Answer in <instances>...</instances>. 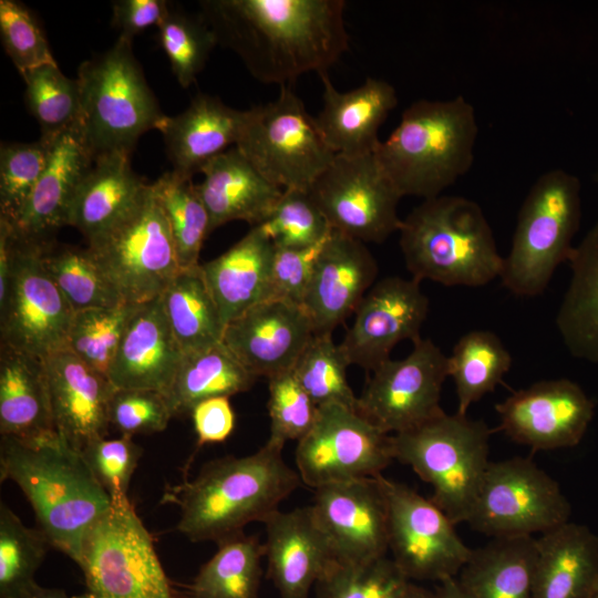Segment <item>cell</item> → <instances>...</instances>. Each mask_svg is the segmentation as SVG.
Masks as SVG:
<instances>
[{
	"label": "cell",
	"mask_w": 598,
	"mask_h": 598,
	"mask_svg": "<svg viewBox=\"0 0 598 598\" xmlns=\"http://www.w3.org/2000/svg\"><path fill=\"white\" fill-rule=\"evenodd\" d=\"M202 18L265 84L326 73L349 48L343 0H208Z\"/></svg>",
	"instance_id": "1"
},
{
	"label": "cell",
	"mask_w": 598,
	"mask_h": 598,
	"mask_svg": "<svg viewBox=\"0 0 598 598\" xmlns=\"http://www.w3.org/2000/svg\"><path fill=\"white\" fill-rule=\"evenodd\" d=\"M0 480L19 486L50 546L76 564L90 530L112 505L82 451L56 432L1 436Z\"/></svg>",
	"instance_id": "2"
},
{
	"label": "cell",
	"mask_w": 598,
	"mask_h": 598,
	"mask_svg": "<svg viewBox=\"0 0 598 598\" xmlns=\"http://www.w3.org/2000/svg\"><path fill=\"white\" fill-rule=\"evenodd\" d=\"M301 483L268 442L256 453L224 456L206 463L197 476L173 486L163 499L179 507L177 529L190 542L216 544L264 523Z\"/></svg>",
	"instance_id": "3"
},
{
	"label": "cell",
	"mask_w": 598,
	"mask_h": 598,
	"mask_svg": "<svg viewBox=\"0 0 598 598\" xmlns=\"http://www.w3.org/2000/svg\"><path fill=\"white\" fill-rule=\"evenodd\" d=\"M478 125L473 105L463 96L412 102L374 152L401 196L429 199L472 167Z\"/></svg>",
	"instance_id": "4"
},
{
	"label": "cell",
	"mask_w": 598,
	"mask_h": 598,
	"mask_svg": "<svg viewBox=\"0 0 598 598\" xmlns=\"http://www.w3.org/2000/svg\"><path fill=\"white\" fill-rule=\"evenodd\" d=\"M400 248L412 278L482 287L499 278L504 257L481 206L463 196L424 199L402 219Z\"/></svg>",
	"instance_id": "5"
},
{
	"label": "cell",
	"mask_w": 598,
	"mask_h": 598,
	"mask_svg": "<svg viewBox=\"0 0 598 598\" xmlns=\"http://www.w3.org/2000/svg\"><path fill=\"white\" fill-rule=\"evenodd\" d=\"M76 80L79 132L93 158L113 152L131 154L138 138L156 130L165 115L133 54L132 42L123 38L82 62Z\"/></svg>",
	"instance_id": "6"
},
{
	"label": "cell",
	"mask_w": 598,
	"mask_h": 598,
	"mask_svg": "<svg viewBox=\"0 0 598 598\" xmlns=\"http://www.w3.org/2000/svg\"><path fill=\"white\" fill-rule=\"evenodd\" d=\"M492 432L483 420L443 412L392 434L393 456L432 486L430 499L455 525L466 523L491 463Z\"/></svg>",
	"instance_id": "7"
},
{
	"label": "cell",
	"mask_w": 598,
	"mask_h": 598,
	"mask_svg": "<svg viewBox=\"0 0 598 598\" xmlns=\"http://www.w3.org/2000/svg\"><path fill=\"white\" fill-rule=\"evenodd\" d=\"M579 178L561 168L542 174L519 208L499 276L513 295H542L557 267L569 260L581 219Z\"/></svg>",
	"instance_id": "8"
},
{
	"label": "cell",
	"mask_w": 598,
	"mask_h": 598,
	"mask_svg": "<svg viewBox=\"0 0 598 598\" xmlns=\"http://www.w3.org/2000/svg\"><path fill=\"white\" fill-rule=\"evenodd\" d=\"M78 565L85 590L73 598H177L128 497L112 501L86 536Z\"/></svg>",
	"instance_id": "9"
},
{
	"label": "cell",
	"mask_w": 598,
	"mask_h": 598,
	"mask_svg": "<svg viewBox=\"0 0 598 598\" xmlns=\"http://www.w3.org/2000/svg\"><path fill=\"white\" fill-rule=\"evenodd\" d=\"M236 147L282 189L308 190L337 156L291 85L280 86L274 101L247 110Z\"/></svg>",
	"instance_id": "10"
},
{
	"label": "cell",
	"mask_w": 598,
	"mask_h": 598,
	"mask_svg": "<svg viewBox=\"0 0 598 598\" xmlns=\"http://www.w3.org/2000/svg\"><path fill=\"white\" fill-rule=\"evenodd\" d=\"M87 250L121 297L141 303L159 297L181 269L166 217L147 184L137 202Z\"/></svg>",
	"instance_id": "11"
},
{
	"label": "cell",
	"mask_w": 598,
	"mask_h": 598,
	"mask_svg": "<svg viewBox=\"0 0 598 598\" xmlns=\"http://www.w3.org/2000/svg\"><path fill=\"white\" fill-rule=\"evenodd\" d=\"M6 220L11 271L7 296L0 302V344L44 360L66 350L74 311L42 261V246L47 240L24 237Z\"/></svg>",
	"instance_id": "12"
},
{
	"label": "cell",
	"mask_w": 598,
	"mask_h": 598,
	"mask_svg": "<svg viewBox=\"0 0 598 598\" xmlns=\"http://www.w3.org/2000/svg\"><path fill=\"white\" fill-rule=\"evenodd\" d=\"M570 504L557 481L530 458L491 462L467 519L493 538L544 534L567 522Z\"/></svg>",
	"instance_id": "13"
},
{
	"label": "cell",
	"mask_w": 598,
	"mask_h": 598,
	"mask_svg": "<svg viewBox=\"0 0 598 598\" xmlns=\"http://www.w3.org/2000/svg\"><path fill=\"white\" fill-rule=\"evenodd\" d=\"M393 460L392 434L340 404L318 406L312 427L296 448L300 480L315 489L377 477Z\"/></svg>",
	"instance_id": "14"
},
{
	"label": "cell",
	"mask_w": 598,
	"mask_h": 598,
	"mask_svg": "<svg viewBox=\"0 0 598 598\" xmlns=\"http://www.w3.org/2000/svg\"><path fill=\"white\" fill-rule=\"evenodd\" d=\"M308 190L334 231L380 244L400 230L402 196L374 154L337 155Z\"/></svg>",
	"instance_id": "15"
},
{
	"label": "cell",
	"mask_w": 598,
	"mask_h": 598,
	"mask_svg": "<svg viewBox=\"0 0 598 598\" xmlns=\"http://www.w3.org/2000/svg\"><path fill=\"white\" fill-rule=\"evenodd\" d=\"M389 512V551L411 580L456 577L472 548L455 532V524L430 498L408 485L380 475Z\"/></svg>",
	"instance_id": "16"
},
{
	"label": "cell",
	"mask_w": 598,
	"mask_h": 598,
	"mask_svg": "<svg viewBox=\"0 0 598 598\" xmlns=\"http://www.w3.org/2000/svg\"><path fill=\"white\" fill-rule=\"evenodd\" d=\"M358 398V411L385 433L414 429L442 414L447 357L431 339H420L403 359L377 367Z\"/></svg>",
	"instance_id": "17"
},
{
	"label": "cell",
	"mask_w": 598,
	"mask_h": 598,
	"mask_svg": "<svg viewBox=\"0 0 598 598\" xmlns=\"http://www.w3.org/2000/svg\"><path fill=\"white\" fill-rule=\"evenodd\" d=\"M595 402L569 379L542 380L495 404L499 427L533 451L573 447L582 440Z\"/></svg>",
	"instance_id": "18"
},
{
	"label": "cell",
	"mask_w": 598,
	"mask_h": 598,
	"mask_svg": "<svg viewBox=\"0 0 598 598\" xmlns=\"http://www.w3.org/2000/svg\"><path fill=\"white\" fill-rule=\"evenodd\" d=\"M310 508L336 561L360 564L388 555L389 512L380 475L320 486Z\"/></svg>",
	"instance_id": "19"
},
{
	"label": "cell",
	"mask_w": 598,
	"mask_h": 598,
	"mask_svg": "<svg viewBox=\"0 0 598 598\" xmlns=\"http://www.w3.org/2000/svg\"><path fill=\"white\" fill-rule=\"evenodd\" d=\"M429 311L420 281L390 276L375 281L354 311V319L339 343L349 364L372 372L390 359L402 340L413 343Z\"/></svg>",
	"instance_id": "20"
},
{
	"label": "cell",
	"mask_w": 598,
	"mask_h": 598,
	"mask_svg": "<svg viewBox=\"0 0 598 598\" xmlns=\"http://www.w3.org/2000/svg\"><path fill=\"white\" fill-rule=\"evenodd\" d=\"M301 305L269 299L230 321L223 342L254 377L291 371L315 334Z\"/></svg>",
	"instance_id": "21"
},
{
	"label": "cell",
	"mask_w": 598,
	"mask_h": 598,
	"mask_svg": "<svg viewBox=\"0 0 598 598\" xmlns=\"http://www.w3.org/2000/svg\"><path fill=\"white\" fill-rule=\"evenodd\" d=\"M378 272V262L364 243L332 230L302 302L315 332H332L354 313Z\"/></svg>",
	"instance_id": "22"
},
{
	"label": "cell",
	"mask_w": 598,
	"mask_h": 598,
	"mask_svg": "<svg viewBox=\"0 0 598 598\" xmlns=\"http://www.w3.org/2000/svg\"><path fill=\"white\" fill-rule=\"evenodd\" d=\"M183 357L159 296L135 305L107 379L115 389L152 390L166 395Z\"/></svg>",
	"instance_id": "23"
},
{
	"label": "cell",
	"mask_w": 598,
	"mask_h": 598,
	"mask_svg": "<svg viewBox=\"0 0 598 598\" xmlns=\"http://www.w3.org/2000/svg\"><path fill=\"white\" fill-rule=\"evenodd\" d=\"M264 524L268 578L280 598H308L311 588L336 561L310 506L278 509Z\"/></svg>",
	"instance_id": "24"
},
{
	"label": "cell",
	"mask_w": 598,
	"mask_h": 598,
	"mask_svg": "<svg viewBox=\"0 0 598 598\" xmlns=\"http://www.w3.org/2000/svg\"><path fill=\"white\" fill-rule=\"evenodd\" d=\"M55 432L78 448L106 436L115 390L110 380L69 350L44 359Z\"/></svg>",
	"instance_id": "25"
},
{
	"label": "cell",
	"mask_w": 598,
	"mask_h": 598,
	"mask_svg": "<svg viewBox=\"0 0 598 598\" xmlns=\"http://www.w3.org/2000/svg\"><path fill=\"white\" fill-rule=\"evenodd\" d=\"M322 82V109L315 117L318 128L336 155L374 154L379 130L399 103L395 87L381 79L367 78L358 87L341 92L328 73Z\"/></svg>",
	"instance_id": "26"
},
{
	"label": "cell",
	"mask_w": 598,
	"mask_h": 598,
	"mask_svg": "<svg viewBox=\"0 0 598 598\" xmlns=\"http://www.w3.org/2000/svg\"><path fill=\"white\" fill-rule=\"evenodd\" d=\"M246 118L247 110L198 93L179 114H165L156 130L163 136L173 171L193 177L212 158L236 146Z\"/></svg>",
	"instance_id": "27"
},
{
	"label": "cell",
	"mask_w": 598,
	"mask_h": 598,
	"mask_svg": "<svg viewBox=\"0 0 598 598\" xmlns=\"http://www.w3.org/2000/svg\"><path fill=\"white\" fill-rule=\"evenodd\" d=\"M196 184L208 212L210 233L233 220L261 224L282 195L283 189L269 182L234 146L207 162Z\"/></svg>",
	"instance_id": "28"
},
{
	"label": "cell",
	"mask_w": 598,
	"mask_h": 598,
	"mask_svg": "<svg viewBox=\"0 0 598 598\" xmlns=\"http://www.w3.org/2000/svg\"><path fill=\"white\" fill-rule=\"evenodd\" d=\"M93 162L79 128L56 136L37 186L17 220L10 221L17 231L35 240L52 239L55 230L66 226L72 198Z\"/></svg>",
	"instance_id": "29"
},
{
	"label": "cell",
	"mask_w": 598,
	"mask_h": 598,
	"mask_svg": "<svg viewBox=\"0 0 598 598\" xmlns=\"http://www.w3.org/2000/svg\"><path fill=\"white\" fill-rule=\"evenodd\" d=\"M275 246L258 226L220 256L200 264L225 327L270 299Z\"/></svg>",
	"instance_id": "30"
},
{
	"label": "cell",
	"mask_w": 598,
	"mask_h": 598,
	"mask_svg": "<svg viewBox=\"0 0 598 598\" xmlns=\"http://www.w3.org/2000/svg\"><path fill=\"white\" fill-rule=\"evenodd\" d=\"M598 582V536L567 522L536 538L534 598H589Z\"/></svg>",
	"instance_id": "31"
},
{
	"label": "cell",
	"mask_w": 598,
	"mask_h": 598,
	"mask_svg": "<svg viewBox=\"0 0 598 598\" xmlns=\"http://www.w3.org/2000/svg\"><path fill=\"white\" fill-rule=\"evenodd\" d=\"M126 152L94 158L69 207L66 226L87 241L106 231L137 202L146 183L133 171Z\"/></svg>",
	"instance_id": "32"
},
{
	"label": "cell",
	"mask_w": 598,
	"mask_h": 598,
	"mask_svg": "<svg viewBox=\"0 0 598 598\" xmlns=\"http://www.w3.org/2000/svg\"><path fill=\"white\" fill-rule=\"evenodd\" d=\"M55 432L44 360L0 344V434L18 439Z\"/></svg>",
	"instance_id": "33"
},
{
	"label": "cell",
	"mask_w": 598,
	"mask_h": 598,
	"mask_svg": "<svg viewBox=\"0 0 598 598\" xmlns=\"http://www.w3.org/2000/svg\"><path fill=\"white\" fill-rule=\"evenodd\" d=\"M536 538L498 537L472 554L456 576L465 598H534Z\"/></svg>",
	"instance_id": "34"
},
{
	"label": "cell",
	"mask_w": 598,
	"mask_h": 598,
	"mask_svg": "<svg viewBox=\"0 0 598 598\" xmlns=\"http://www.w3.org/2000/svg\"><path fill=\"white\" fill-rule=\"evenodd\" d=\"M571 277L556 315V327L569 353L598 364V223L575 246Z\"/></svg>",
	"instance_id": "35"
},
{
	"label": "cell",
	"mask_w": 598,
	"mask_h": 598,
	"mask_svg": "<svg viewBox=\"0 0 598 598\" xmlns=\"http://www.w3.org/2000/svg\"><path fill=\"white\" fill-rule=\"evenodd\" d=\"M161 300L184 354L223 342L226 327L200 264L181 268L161 295Z\"/></svg>",
	"instance_id": "36"
},
{
	"label": "cell",
	"mask_w": 598,
	"mask_h": 598,
	"mask_svg": "<svg viewBox=\"0 0 598 598\" xmlns=\"http://www.w3.org/2000/svg\"><path fill=\"white\" fill-rule=\"evenodd\" d=\"M250 372L220 342L214 347L186 353L173 384L165 395L173 416L190 414L207 399L245 392L255 380Z\"/></svg>",
	"instance_id": "37"
},
{
	"label": "cell",
	"mask_w": 598,
	"mask_h": 598,
	"mask_svg": "<svg viewBox=\"0 0 598 598\" xmlns=\"http://www.w3.org/2000/svg\"><path fill=\"white\" fill-rule=\"evenodd\" d=\"M217 545L188 586L189 598H258L264 544L243 533Z\"/></svg>",
	"instance_id": "38"
},
{
	"label": "cell",
	"mask_w": 598,
	"mask_h": 598,
	"mask_svg": "<svg viewBox=\"0 0 598 598\" xmlns=\"http://www.w3.org/2000/svg\"><path fill=\"white\" fill-rule=\"evenodd\" d=\"M512 355L499 337L488 330L463 334L447 357L448 377L454 380L456 413L466 415L470 406L493 392L512 367Z\"/></svg>",
	"instance_id": "39"
},
{
	"label": "cell",
	"mask_w": 598,
	"mask_h": 598,
	"mask_svg": "<svg viewBox=\"0 0 598 598\" xmlns=\"http://www.w3.org/2000/svg\"><path fill=\"white\" fill-rule=\"evenodd\" d=\"M42 261L74 312L115 307L125 300L105 277L87 248L44 241Z\"/></svg>",
	"instance_id": "40"
},
{
	"label": "cell",
	"mask_w": 598,
	"mask_h": 598,
	"mask_svg": "<svg viewBox=\"0 0 598 598\" xmlns=\"http://www.w3.org/2000/svg\"><path fill=\"white\" fill-rule=\"evenodd\" d=\"M151 185L168 223L179 267L199 265L204 239L210 234V220L193 177L172 169Z\"/></svg>",
	"instance_id": "41"
},
{
	"label": "cell",
	"mask_w": 598,
	"mask_h": 598,
	"mask_svg": "<svg viewBox=\"0 0 598 598\" xmlns=\"http://www.w3.org/2000/svg\"><path fill=\"white\" fill-rule=\"evenodd\" d=\"M25 83V103L40 125V138L52 142L62 133L79 128L80 90L56 62L20 73Z\"/></svg>",
	"instance_id": "42"
},
{
	"label": "cell",
	"mask_w": 598,
	"mask_h": 598,
	"mask_svg": "<svg viewBox=\"0 0 598 598\" xmlns=\"http://www.w3.org/2000/svg\"><path fill=\"white\" fill-rule=\"evenodd\" d=\"M50 544L40 529L25 526L0 504V598H24Z\"/></svg>",
	"instance_id": "43"
},
{
	"label": "cell",
	"mask_w": 598,
	"mask_h": 598,
	"mask_svg": "<svg viewBox=\"0 0 598 598\" xmlns=\"http://www.w3.org/2000/svg\"><path fill=\"white\" fill-rule=\"evenodd\" d=\"M349 362L332 332L315 333L291 370L317 406L340 404L358 410L347 380Z\"/></svg>",
	"instance_id": "44"
},
{
	"label": "cell",
	"mask_w": 598,
	"mask_h": 598,
	"mask_svg": "<svg viewBox=\"0 0 598 598\" xmlns=\"http://www.w3.org/2000/svg\"><path fill=\"white\" fill-rule=\"evenodd\" d=\"M135 305L124 301L115 307L74 312L66 350L107 378Z\"/></svg>",
	"instance_id": "45"
},
{
	"label": "cell",
	"mask_w": 598,
	"mask_h": 598,
	"mask_svg": "<svg viewBox=\"0 0 598 598\" xmlns=\"http://www.w3.org/2000/svg\"><path fill=\"white\" fill-rule=\"evenodd\" d=\"M158 40L178 84L190 86L218 44L202 16L172 8L157 27Z\"/></svg>",
	"instance_id": "46"
},
{
	"label": "cell",
	"mask_w": 598,
	"mask_h": 598,
	"mask_svg": "<svg viewBox=\"0 0 598 598\" xmlns=\"http://www.w3.org/2000/svg\"><path fill=\"white\" fill-rule=\"evenodd\" d=\"M409 582L386 555L360 564L334 561L315 589L317 598H400Z\"/></svg>",
	"instance_id": "47"
},
{
	"label": "cell",
	"mask_w": 598,
	"mask_h": 598,
	"mask_svg": "<svg viewBox=\"0 0 598 598\" xmlns=\"http://www.w3.org/2000/svg\"><path fill=\"white\" fill-rule=\"evenodd\" d=\"M276 248H305L324 240L332 231L309 190L283 189L268 215L257 225Z\"/></svg>",
	"instance_id": "48"
},
{
	"label": "cell",
	"mask_w": 598,
	"mask_h": 598,
	"mask_svg": "<svg viewBox=\"0 0 598 598\" xmlns=\"http://www.w3.org/2000/svg\"><path fill=\"white\" fill-rule=\"evenodd\" d=\"M51 142H6L0 146V217L14 223L28 202L50 154Z\"/></svg>",
	"instance_id": "49"
},
{
	"label": "cell",
	"mask_w": 598,
	"mask_h": 598,
	"mask_svg": "<svg viewBox=\"0 0 598 598\" xmlns=\"http://www.w3.org/2000/svg\"><path fill=\"white\" fill-rule=\"evenodd\" d=\"M268 380L270 435L267 442L283 448L287 441H300L310 431L317 419L318 406L292 371Z\"/></svg>",
	"instance_id": "50"
},
{
	"label": "cell",
	"mask_w": 598,
	"mask_h": 598,
	"mask_svg": "<svg viewBox=\"0 0 598 598\" xmlns=\"http://www.w3.org/2000/svg\"><path fill=\"white\" fill-rule=\"evenodd\" d=\"M0 35L4 51L19 73L56 62L38 20L19 1H0Z\"/></svg>",
	"instance_id": "51"
},
{
	"label": "cell",
	"mask_w": 598,
	"mask_h": 598,
	"mask_svg": "<svg viewBox=\"0 0 598 598\" xmlns=\"http://www.w3.org/2000/svg\"><path fill=\"white\" fill-rule=\"evenodd\" d=\"M81 451L93 475L112 501L128 497L130 482L143 453L133 436L97 437L87 442Z\"/></svg>",
	"instance_id": "52"
},
{
	"label": "cell",
	"mask_w": 598,
	"mask_h": 598,
	"mask_svg": "<svg viewBox=\"0 0 598 598\" xmlns=\"http://www.w3.org/2000/svg\"><path fill=\"white\" fill-rule=\"evenodd\" d=\"M172 417L166 396L156 391L115 389L110 401V425L121 435L162 432Z\"/></svg>",
	"instance_id": "53"
},
{
	"label": "cell",
	"mask_w": 598,
	"mask_h": 598,
	"mask_svg": "<svg viewBox=\"0 0 598 598\" xmlns=\"http://www.w3.org/2000/svg\"><path fill=\"white\" fill-rule=\"evenodd\" d=\"M328 237L313 246L305 248L275 247L270 299L285 300L302 306L316 262Z\"/></svg>",
	"instance_id": "54"
},
{
	"label": "cell",
	"mask_w": 598,
	"mask_h": 598,
	"mask_svg": "<svg viewBox=\"0 0 598 598\" xmlns=\"http://www.w3.org/2000/svg\"><path fill=\"white\" fill-rule=\"evenodd\" d=\"M169 9L165 0H118L112 6L111 24L120 31V38L132 42L146 29L158 27Z\"/></svg>",
	"instance_id": "55"
},
{
	"label": "cell",
	"mask_w": 598,
	"mask_h": 598,
	"mask_svg": "<svg viewBox=\"0 0 598 598\" xmlns=\"http://www.w3.org/2000/svg\"><path fill=\"white\" fill-rule=\"evenodd\" d=\"M189 415L198 445L224 442L235 427V413L227 396L204 400L193 408Z\"/></svg>",
	"instance_id": "56"
},
{
	"label": "cell",
	"mask_w": 598,
	"mask_h": 598,
	"mask_svg": "<svg viewBox=\"0 0 598 598\" xmlns=\"http://www.w3.org/2000/svg\"><path fill=\"white\" fill-rule=\"evenodd\" d=\"M434 592L436 598H465L458 586L456 577L446 578L439 581Z\"/></svg>",
	"instance_id": "57"
},
{
	"label": "cell",
	"mask_w": 598,
	"mask_h": 598,
	"mask_svg": "<svg viewBox=\"0 0 598 598\" xmlns=\"http://www.w3.org/2000/svg\"><path fill=\"white\" fill-rule=\"evenodd\" d=\"M24 598H73L63 590L56 588H45L35 584L24 596Z\"/></svg>",
	"instance_id": "58"
},
{
	"label": "cell",
	"mask_w": 598,
	"mask_h": 598,
	"mask_svg": "<svg viewBox=\"0 0 598 598\" xmlns=\"http://www.w3.org/2000/svg\"><path fill=\"white\" fill-rule=\"evenodd\" d=\"M400 598H436V596L435 592L410 581Z\"/></svg>",
	"instance_id": "59"
},
{
	"label": "cell",
	"mask_w": 598,
	"mask_h": 598,
	"mask_svg": "<svg viewBox=\"0 0 598 598\" xmlns=\"http://www.w3.org/2000/svg\"><path fill=\"white\" fill-rule=\"evenodd\" d=\"M589 598H598V582H597V585L595 586V588H594V590H592V592H591V595H590Z\"/></svg>",
	"instance_id": "60"
},
{
	"label": "cell",
	"mask_w": 598,
	"mask_h": 598,
	"mask_svg": "<svg viewBox=\"0 0 598 598\" xmlns=\"http://www.w3.org/2000/svg\"><path fill=\"white\" fill-rule=\"evenodd\" d=\"M596 178H597V182H598V169H597V175H596Z\"/></svg>",
	"instance_id": "61"
}]
</instances>
